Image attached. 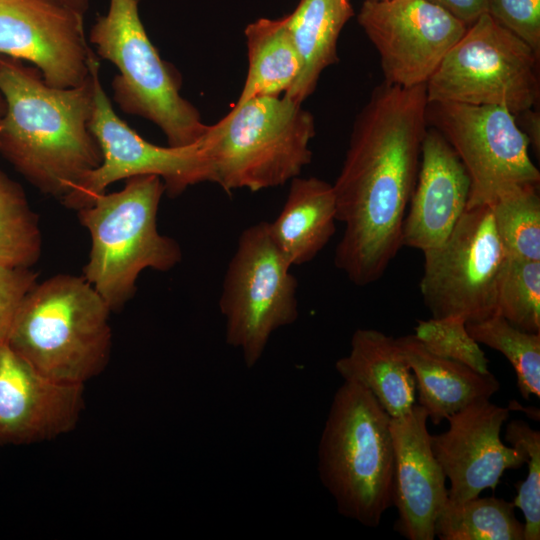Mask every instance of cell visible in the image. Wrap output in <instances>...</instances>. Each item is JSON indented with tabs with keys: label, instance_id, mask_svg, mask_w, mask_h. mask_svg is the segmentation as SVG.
Returning <instances> with one entry per match:
<instances>
[{
	"label": "cell",
	"instance_id": "cell-1",
	"mask_svg": "<svg viewBox=\"0 0 540 540\" xmlns=\"http://www.w3.org/2000/svg\"><path fill=\"white\" fill-rule=\"evenodd\" d=\"M426 84L378 85L357 115L333 186L345 225L336 267L357 286L379 280L402 245V229L428 129Z\"/></svg>",
	"mask_w": 540,
	"mask_h": 540
},
{
	"label": "cell",
	"instance_id": "cell-2",
	"mask_svg": "<svg viewBox=\"0 0 540 540\" xmlns=\"http://www.w3.org/2000/svg\"><path fill=\"white\" fill-rule=\"evenodd\" d=\"M0 154L41 192L63 200L102 162L90 129L93 81L48 85L36 67L0 56Z\"/></svg>",
	"mask_w": 540,
	"mask_h": 540
},
{
	"label": "cell",
	"instance_id": "cell-3",
	"mask_svg": "<svg viewBox=\"0 0 540 540\" xmlns=\"http://www.w3.org/2000/svg\"><path fill=\"white\" fill-rule=\"evenodd\" d=\"M110 312L83 276L58 274L29 291L6 343L45 376L84 385L109 360Z\"/></svg>",
	"mask_w": 540,
	"mask_h": 540
},
{
	"label": "cell",
	"instance_id": "cell-4",
	"mask_svg": "<svg viewBox=\"0 0 540 540\" xmlns=\"http://www.w3.org/2000/svg\"><path fill=\"white\" fill-rule=\"evenodd\" d=\"M391 417L361 385L343 381L334 393L318 445V474L342 516L379 526L392 506Z\"/></svg>",
	"mask_w": 540,
	"mask_h": 540
},
{
	"label": "cell",
	"instance_id": "cell-5",
	"mask_svg": "<svg viewBox=\"0 0 540 540\" xmlns=\"http://www.w3.org/2000/svg\"><path fill=\"white\" fill-rule=\"evenodd\" d=\"M164 193L159 176L138 175L127 178L120 191L104 192L78 210L91 240L82 276L111 311L134 296L143 270L169 271L182 259L180 245L157 228Z\"/></svg>",
	"mask_w": 540,
	"mask_h": 540
},
{
	"label": "cell",
	"instance_id": "cell-6",
	"mask_svg": "<svg viewBox=\"0 0 540 540\" xmlns=\"http://www.w3.org/2000/svg\"><path fill=\"white\" fill-rule=\"evenodd\" d=\"M314 135L312 114L284 95L235 104L205 135L211 182L228 194L283 185L311 162Z\"/></svg>",
	"mask_w": 540,
	"mask_h": 540
},
{
	"label": "cell",
	"instance_id": "cell-7",
	"mask_svg": "<svg viewBox=\"0 0 540 540\" xmlns=\"http://www.w3.org/2000/svg\"><path fill=\"white\" fill-rule=\"evenodd\" d=\"M89 41L96 55L118 69L112 80L113 98L127 114L157 125L168 146L198 142L210 125L180 94L181 80L150 41L139 15V0H110L108 12L97 17Z\"/></svg>",
	"mask_w": 540,
	"mask_h": 540
},
{
	"label": "cell",
	"instance_id": "cell-8",
	"mask_svg": "<svg viewBox=\"0 0 540 540\" xmlns=\"http://www.w3.org/2000/svg\"><path fill=\"white\" fill-rule=\"evenodd\" d=\"M538 62L528 44L483 13L426 82L427 100L499 106L520 114L539 99Z\"/></svg>",
	"mask_w": 540,
	"mask_h": 540
},
{
	"label": "cell",
	"instance_id": "cell-9",
	"mask_svg": "<svg viewBox=\"0 0 540 540\" xmlns=\"http://www.w3.org/2000/svg\"><path fill=\"white\" fill-rule=\"evenodd\" d=\"M276 245L269 222L246 228L224 277L219 307L226 343L247 368L261 359L271 335L298 318L297 280Z\"/></svg>",
	"mask_w": 540,
	"mask_h": 540
},
{
	"label": "cell",
	"instance_id": "cell-10",
	"mask_svg": "<svg viewBox=\"0 0 540 540\" xmlns=\"http://www.w3.org/2000/svg\"><path fill=\"white\" fill-rule=\"evenodd\" d=\"M89 71L93 81L90 129L103 158L62 200L66 207L75 210L86 207L112 183L138 175L159 176L169 197L179 196L192 185L211 182L206 134L198 142L183 147H162L148 142L115 113L103 89L100 62L93 50L89 54Z\"/></svg>",
	"mask_w": 540,
	"mask_h": 540
},
{
	"label": "cell",
	"instance_id": "cell-11",
	"mask_svg": "<svg viewBox=\"0 0 540 540\" xmlns=\"http://www.w3.org/2000/svg\"><path fill=\"white\" fill-rule=\"evenodd\" d=\"M515 116L499 106L428 102V125L451 146L469 176L466 208L490 204L515 186L539 185L530 141Z\"/></svg>",
	"mask_w": 540,
	"mask_h": 540
},
{
	"label": "cell",
	"instance_id": "cell-12",
	"mask_svg": "<svg viewBox=\"0 0 540 540\" xmlns=\"http://www.w3.org/2000/svg\"><path fill=\"white\" fill-rule=\"evenodd\" d=\"M423 255L420 292L432 317L475 322L496 313L499 277L508 255L490 204L466 208L448 239Z\"/></svg>",
	"mask_w": 540,
	"mask_h": 540
},
{
	"label": "cell",
	"instance_id": "cell-13",
	"mask_svg": "<svg viewBox=\"0 0 540 540\" xmlns=\"http://www.w3.org/2000/svg\"><path fill=\"white\" fill-rule=\"evenodd\" d=\"M377 49L384 82L426 84L467 26L428 0H365L357 17Z\"/></svg>",
	"mask_w": 540,
	"mask_h": 540
},
{
	"label": "cell",
	"instance_id": "cell-14",
	"mask_svg": "<svg viewBox=\"0 0 540 540\" xmlns=\"http://www.w3.org/2000/svg\"><path fill=\"white\" fill-rule=\"evenodd\" d=\"M84 15L50 0H0V56L34 65L56 88L89 77Z\"/></svg>",
	"mask_w": 540,
	"mask_h": 540
},
{
	"label": "cell",
	"instance_id": "cell-15",
	"mask_svg": "<svg viewBox=\"0 0 540 540\" xmlns=\"http://www.w3.org/2000/svg\"><path fill=\"white\" fill-rule=\"evenodd\" d=\"M510 410L479 399L448 416L446 431L431 435L432 451L450 481L448 503L460 504L488 488L495 490L506 470L525 464V452L500 438Z\"/></svg>",
	"mask_w": 540,
	"mask_h": 540
},
{
	"label": "cell",
	"instance_id": "cell-16",
	"mask_svg": "<svg viewBox=\"0 0 540 540\" xmlns=\"http://www.w3.org/2000/svg\"><path fill=\"white\" fill-rule=\"evenodd\" d=\"M81 384L51 379L0 342V444H27L71 431L83 409Z\"/></svg>",
	"mask_w": 540,
	"mask_h": 540
},
{
	"label": "cell",
	"instance_id": "cell-17",
	"mask_svg": "<svg viewBox=\"0 0 540 540\" xmlns=\"http://www.w3.org/2000/svg\"><path fill=\"white\" fill-rule=\"evenodd\" d=\"M428 414L417 403L391 418L394 446V529L409 540H433L436 520L448 502L446 476L432 448Z\"/></svg>",
	"mask_w": 540,
	"mask_h": 540
},
{
	"label": "cell",
	"instance_id": "cell-18",
	"mask_svg": "<svg viewBox=\"0 0 540 540\" xmlns=\"http://www.w3.org/2000/svg\"><path fill=\"white\" fill-rule=\"evenodd\" d=\"M469 176L433 128L423 140L417 180L402 229V245L422 252L440 247L466 210Z\"/></svg>",
	"mask_w": 540,
	"mask_h": 540
},
{
	"label": "cell",
	"instance_id": "cell-19",
	"mask_svg": "<svg viewBox=\"0 0 540 540\" xmlns=\"http://www.w3.org/2000/svg\"><path fill=\"white\" fill-rule=\"evenodd\" d=\"M415 379L418 405L434 425L479 399H490L500 389L491 373L482 374L427 349L413 334L396 338Z\"/></svg>",
	"mask_w": 540,
	"mask_h": 540
},
{
	"label": "cell",
	"instance_id": "cell-20",
	"mask_svg": "<svg viewBox=\"0 0 540 540\" xmlns=\"http://www.w3.org/2000/svg\"><path fill=\"white\" fill-rule=\"evenodd\" d=\"M335 369L343 381L367 389L391 418L406 414L416 404L414 375L396 338L379 330L357 329L349 353L336 361Z\"/></svg>",
	"mask_w": 540,
	"mask_h": 540
},
{
	"label": "cell",
	"instance_id": "cell-21",
	"mask_svg": "<svg viewBox=\"0 0 540 540\" xmlns=\"http://www.w3.org/2000/svg\"><path fill=\"white\" fill-rule=\"evenodd\" d=\"M336 221L332 184L316 177H295L280 214L269 222V228L292 267L315 258L334 235Z\"/></svg>",
	"mask_w": 540,
	"mask_h": 540
},
{
	"label": "cell",
	"instance_id": "cell-22",
	"mask_svg": "<svg viewBox=\"0 0 540 540\" xmlns=\"http://www.w3.org/2000/svg\"><path fill=\"white\" fill-rule=\"evenodd\" d=\"M353 15L350 0H300L286 16L302 69L284 96L302 104L314 92L323 70L338 61V38Z\"/></svg>",
	"mask_w": 540,
	"mask_h": 540
},
{
	"label": "cell",
	"instance_id": "cell-23",
	"mask_svg": "<svg viewBox=\"0 0 540 540\" xmlns=\"http://www.w3.org/2000/svg\"><path fill=\"white\" fill-rule=\"evenodd\" d=\"M249 68L235 104L255 96H280L292 87L302 61L289 31L286 16L260 18L245 28Z\"/></svg>",
	"mask_w": 540,
	"mask_h": 540
},
{
	"label": "cell",
	"instance_id": "cell-24",
	"mask_svg": "<svg viewBox=\"0 0 540 540\" xmlns=\"http://www.w3.org/2000/svg\"><path fill=\"white\" fill-rule=\"evenodd\" d=\"M512 502L476 496L460 504L446 503L435 524L440 540H524V523Z\"/></svg>",
	"mask_w": 540,
	"mask_h": 540
},
{
	"label": "cell",
	"instance_id": "cell-25",
	"mask_svg": "<svg viewBox=\"0 0 540 540\" xmlns=\"http://www.w3.org/2000/svg\"><path fill=\"white\" fill-rule=\"evenodd\" d=\"M41 250L38 217L23 187L0 168V266L31 268Z\"/></svg>",
	"mask_w": 540,
	"mask_h": 540
},
{
	"label": "cell",
	"instance_id": "cell-26",
	"mask_svg": "<svg viewBox=\"0 0 540 540\" xmlns=\"http://www.w3.org/2000/svg\"><path fill=\"white\" fill-rule=\"evenodd\" d=\"M466 327L479 344L507 358L525 400L540 397V333L521 330L497 313L480 321L466 322Z\"/></svg>",
	"mask_w": 540,
	"mask_h": 540
},
{
	"label": "cell",
	"instance_id": "cell-27",
	"mask_svg": "<svg viewBox=\"0 0 540 540\" xmlns=\"http://www.w3.org/2000/svg\"><path fill=\"white\" fill-rule=\"evenodd\" d=\"M496 231L508 256L540 261L538 185L515 186L490 203Z\"/></svg>",
	"mask_w": 540,
	"mask_h": 540
},
{
	"label": "cell",
	"instance_id": "cell-28",
	"mask_svg": "<svg viewBox=\"0 0 540 540\" xmlns=\"http://www.w3.org/2000/svg\"><path fill=\"white\" fill-rule=\"evenodd\" d=\"M496 313L521 330L540 333V261L508 256L499 277Z\"/></svg>",
	"mask_w": 540,
	"mask_h": 540
},
{
	"label": "cell",
	"instance_id": "cell-29",
	"mask_svg": "<svg viewBox=\"0 0 540 540\" xmlns=\"http://www.w3.org/2000/svg\"><path fill=\"white\" fill-rule=\"evenodd\" d=\"M414 336L431 352L462 363L473 370L489 373V360L470 335L466 321L458 316L419 320Z\"/></svg>",
	"mask_w": 540,
	"mask_h": 540
},
{
	"label": "cell",
	"instance_id": "cell-30",
	"mask_svg": "<svg viewBox=\"0 0 540 540\" xmlns=\"http://www.w3.org/2000/svg\"><path fill=\"white\" fill-rule=\"evenodd\" d=\"M505 440L521 448L526 454L528 473L516 484L515 507L524 515V540L540 539V432L525 421L514 419L505 430Z\"/></svg>",
	"mask_w": 540,
	"mask_h": 540
},
{
	"label": "cell",
	"instance_id": "cell-31",
	"mask_svg": "<svg viewBox=\"0 0 540 540\" xmlns=\"http://www.w3.org/2000/svg\"><path fill=\"white\" fill-rule=\"evenodd\" d=\"M485 13L540 56V0H486Z\"/></svg>",
	"mask_w": 540,
	"mask_h": 540
},
{
	"label": "cell",
	"instance_id": "cell-32",
	"mask_svg": "<svg viewBox=\"0 0 540 540\" xmlns=\"http://www.w3.org/2000/svg\"><path fill=\"white\" fill-rule=\"evenodd\" d=\"M37 277L31 268L0 266V342H6L16 313Z\"/></svg>",
	"mask_w": 540,
	"mask_h": 540
},
{
	"label": "cell",
	"instance_id": "cell-33",
	"mask_svg": "<svg viewBox=\"0 0 540 540\" xmlns=\"http://www.w3.org/2000/svg\"><path fill=\"white\" fill-rule=\"evenodd\" d=\"M452 14L467 27L485 13L486 0H428Z\"/></svg>",
	"mask_w": 540,
	"mask_h": 540
},
{
	"label": "cell",
	"instance_id": "cell-34",
	"mask_svg": "<svg viewBox=\"0 0 540 540\" xmlns=\"http://www.w3.org/2000/svg\"><path fill=\"white\" fill-rule=\"evenodd\" d=\"M526 114L525 123L526 131L524 133L527 135L530 143L533 144L535 149L539 152L540 148V134H539V115L531 112L530 109L524 111Z\"/></svg>",
	"mask_w": 540,
	"mask_h": 540
},
{
	"label": "cell",
	"instance_id": "cell-35",
	"mask_svg": "<svg viewBox=\"0 0 540 540\" xmlns=\"http://www.w3.org/2000/svg\"><path fill=\"white\" fill-rule=\"evenodd\" d=\"M50 1L56 2L65 7H68L74 11L79 12L82 15L85 14L89 5V0H50Z\"/></svg>",
	"mask_w": 540,
	"mask_h": 540
},
{
	"label": "cell",
	"instance_id": "cell-36",
	"mask_svg": "<svg viewBox=\"0 0 540 540\" xmlns=\"http://www.w3.org/2000/svg\"><path fill=\"white\" fill-rule=\"evenodd\" d=\"M5 108H6L5 100L2 94L0 93V117L4 114Z\"/></svg>",
	"mask_w": 540,
	"mask_h": 540
}]
</instances>
